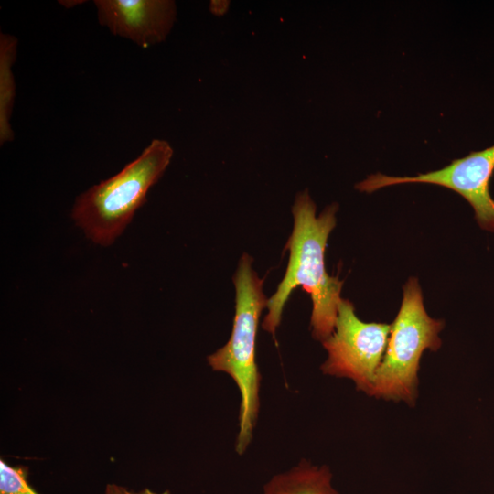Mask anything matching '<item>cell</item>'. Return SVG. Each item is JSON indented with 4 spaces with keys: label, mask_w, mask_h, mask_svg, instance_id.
<instances>
[{
    "label": "cell",
    "mask_w": 494,
    "mask_h": 494,
    "mask_svg": "<svg viewBox=\"0 0 494 494\" xmlns=\"http://www.w3.org/2000/svg\"><path fill=\"white\" fill-rule=\"evenodd\" d=\"M337 211L338 204L332 203L317 216L316 204L308 191L296 194L292 207L294 226L285 247L289 252L288 263L284 278L267 300V313L262 322L264 331L274 335L287 300L300 286L312 301V337L323 342L333 333L343 281L328 274L325 251L336 226Z\"/></svg>",
    "instance_id": "6da1fadb"
},
{
    "label": "cell",
    "mask_w": 494,
    "mask_h": 494,
    "mask_svg": "<svg viewBox=\"0 0 494 494\" xmlns=\"http://www.w3.org/2000/svg\"><path fill=\"white\" fill-rule=\"evenodd\" d=\"M252 258L243 253L232 277L235 316L230 338L207 358L209 367L228 374L240 392L237 454L242 455L253 435L260 408L261 374L256 363V336L262 312L267 306L263 279L252 268Z\"/></svg>",
    "instance_id": "7a4b0ae2"
},
{
    "label": "cell",
    "mask_w": 494,
    "mask_h": 494,
    "mask_svg": "<svg viewBox=\"0 0 494 494\" xmlns=\"http://www.w3.org/2000/svg\"><path fill=\"white\" fill-rule=\"evenodd\" d=\"M172 156L168 142L154 139L120 172L77 197L71 212L76 225L95 243L111 245L145 202L147 191L162 177Z\"/></svg>",
    "instance_id": "3957f363"
},
{
    "label": "cell",
    "mask_w": 494,
    "mask_h": 494,
    "mask_svg": "<svg viewBox=\"0 0 494 494\" xmlns=\"http://www.w3.org/2000/svg\"><path fill=\"white\" fill-rule=\"evenodd\" d=\"M444 322L428 316L415 277L403 286L402 305L391 325L386 350L378 368L371 396L413 404L417 397L420 359L437 350Z\"/></svg>",
    "instance_id": "277c9868"
},
{
    "label": "cell",
    "mask_w": 494,
    "mask_h": 494,
    "mask_svg": "<svg viewBox=\"0 0 494 494\" xmlns=\"http://www.w3.org/2000/svg\"><path fill=\"white\" fill-rule=\"evenodd\" d=\"M390 331L389 324L360 320L355 314L353 304L342 298L334 331L321 342L327 351L321 371L349 379L359 391L370 395Z\"/></svg>",
    "instance_id": "5b68a950"
},
{
    "label": "cell",
    "mask_w": 494,
    "mask_h": 494,
    "mask_svg": "<svg viewBox=\"0 0 494 494\" xmlns=\"http://www.w3.org/2000/svg\"><path fill=\"white\" fill-rule=\"evenodd\" d=\"M494 173V145L472 151L453 160L446 166L414 177H392L381 173L370 175L356 188L371 193L380 188L405 183H426L449 188L462 196L473 208L479 226L494 231V199L489 183Z\"/></svg>",
    "instance_id": "8992f818"
},
{
    "label": "cell",
    "mask_w": 494,
    "mask_h": 494,
    "mask_svg": "<svg viewBox=\"0 0 494 494\" xmlns=\"http://www.w3.org/2000/svg\"><path fill=\"white\" fill-rule=\"evenodd\" d=\"M99 23L145 48L164 41L176 20L171 0H95Z\"/></svg>",
    "instance_id": "52a82bcc"
},
{
    "label": "cell",
    "mask_w": 494,
    "mask_h": 494,
    "mask_svg": "<svg viewBox=\"0 0 494 494\" xmlns=\"http://www.w3.org/2000/svg\"><path fill=\"white\" fill-rule=\"evenodd\" d=\"M263 494H339L332 485L327 466L303 459L290 469L273 476L263 487Z\"/></svg>",
    "instance_id": "ba28073f"
},
{
    "label": "cell",
    "mask_w": 494,
    "mask_h": 494,
    "mask_svg": "<svg viewBox=\"0 0 494 494\" xmlns=\"http://www.w3.org/2000/svg\"><path fill=\"white\" fill-rule=\"evenodd\" d=\"M18 40L15 36L0 34V144L14 140L11 126L16 84L13 65L16 57Z\"/></svg>",
    "instance_id": "9c48e42d"
},
{
    "label": "cell",
    "mask_w": 494,
    "mask_h": 494,
    "mask_svg": "<svg viewBox=\"0 0 494 494\" xmlns=\"http://www.w3.org/2000/svg\"><path fill=\"white\" fill-rule=\"evenodd\" d=\"M0 494H39L28 483L25 467L0 460Z\"/></svg>",
    "instance_id": "30bf717a"
},
{
    "label": "cell",
    "mask_w": 494,
    "mask_h": 494,
    "mask_svg": "<svg viewBox=\"0 0 494 494\" xmlns=\"http://www.w3.org/2000/svg\"><path fill=\"white\" fill-rule=\"evenodd\" d=\"M103 494H171V493L169 490L156 492L147 488L140 489V490H133L115 483H109L106 485Z\"/></svg>",
    "instance_id": "8fae6325"
},
{
    "label": "cell",
    "mask_w": 494,
    "mask_h": 494,
    "mask_svg": "<svg viewBox=\"0 0 494 494\" xmlns=\"http://www.w3.org/2000/svg\"><path fill=\"white\" fill-rule=\"evenodd\" d=\"M85 1L83 0H62V1H59V3H60V5H62L63 6H65L66 8H71V7H74L78 5H81L83 4Z\"/></svg>",
    "instance_id": "7c38bea8"
}]
</instances>
